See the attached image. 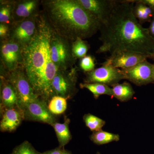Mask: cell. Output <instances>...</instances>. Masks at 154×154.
Returning <instances> with one entry per match:
<instances>
[{
    "mask_svg": "<svg viewBox=\"0 0 154 154\" xmlns=\"http://www.w3.org/2000/svg\"><path fill=\"white\" fill-rule=\"evenodd\" d=\"M84 9L94 16L100 25L110 17L116 1L110 0H77Z\"/></svg>",
    "mask_w": 154,
    "mask_h": 154,
    "instance_id": "7c38bea8",
    "label": "cell"
},
{
    "mask_svg": "<svg viewBox=\"0 0 154 154\" xmlns=\"http://www.w3.org/2000/svg\"><path fill=\"white\" fill-rule=\"evenodd\" d=\"M62 154H71V153L63 149V151Z\"/></svg>",
    "mask_w": 154,
    "mask_h": 154,
    "instance_id": "1f68e13d",
    "label": "cell"
},
{
    "mask_svg": "<svg viewBox=\"0 0 154 154\" xmlns=\"http://www.w3.org/2000/svg\"><path fill=\"white\" fill-rule=\"evenodd\" d=\"M10 27L6 24L0 23V37L1 39L5 40L9 38Z\"/></svg>",
    "mask_w": 154,
    "mask_h": 154,
    "instance_id": "83f0119b",
    "label": "cell"
},
{
    "mask_svg": "<svg viewBox=\"0 0 154 154\" xmlns=\"http://www.w3.org/2000/svg\"><path fill=\"white\" fill-rule=\"evenodd\" d=\"M124 79L125 78L122 70L103 63L100 67L87 73L85 83H101L113 86Z\"/></svg>",
    "mask_w": 154,
    "mask_h": 154,
    "instance_id": "ba28073f",
    "label": "cell"
},
{
    "mask_svg": "<svg viewBox=\"0 0 154 154\" xmlns=\"http://www.w3.org/2000/svg\"><path fill=\"white\" fill-rule=\"evenodd\" d=\"M1 56L3 65L8 72L22 66V48L10 38L2 41Z\"/></svg>",
    "mask_w": 154,
    "mask_h": 154,
    "instance_id": "9c48e42d",
    "label": "cell"
},
{
    "mask_svg": "<svg viewBox=\"0 0 154 154\" xmlns=\"http://www.w3.org/2000/svg\"><path fill=\"white\" fill-rule=\"evenodd\" d=\"M80 87L82 88H86L94 95L96 99H98L101 95H106L113 96L112 88H110L107 85L101 83H86L80 84Z\"/></svg>",
    "mask_w": 154,
    "mask_h": 154,
    "instance_id": "ffe728a7",
    "label": "cell"
},
{
    "mask_svg": "<svg viewBox=\"0 0 154 154\" xmlns=\"http://www.w3.org/2000/svg\"><path fill=\"white\" fill-rule=\"evenodd\" d=\"M8 78L17 92L20 109L39 98L28 81L23 66L19 67L14 70L8 72Z\"/></svg>",
    "mask_w": 154,
    "mask_h": 154,
    "instance_id": "5b68a950",
    "label": "cell"
},
{
    "mask_svg": "<svg viewBox=\"0 0 154 154\" xmlns=\"http://www.w3.org/2000/svg\"><path fill=\"white\" fill-rule=\"evenodd\" d=\"M24 118L53 125L55 119L45 100L38 98L21 108Z\"/></svg>",
    "mask_w": 154,
    "mask_h": 154,
    "instance_id": "30bf717a",
    "label": "cell"
},
{
    "mask_svg": "<svg viewBox=\"0 0 154 154\" xmlns=\"http://www.w3.org/2000/svg\"><path fill=\"white\" fill-rule=\"evenodd\" d=\"M141 2L145 4L147 6L154 11V0H140Z\"/></svg>",
    "mask_w": 154,
    "mask_h": 154,
    "instance_id": "f546056e",
    "label": "cell"
},
{
    "mask_svg": "<svg viewBox=\"0 0 154 154\" xmlns=\"http://www.w3.org/2000/svg\"><path fill=\"white\" fill-rule=\"evenodd\" d=\"M40 2L37 0L15 1L13 9L14 22L36 16Z\"/></svg>",
    "mask_w": 154,
    "mask_h": 154,
    "instance_id": "5bb4252c",
    "label": "cell"
},
{
    "mask_svg": "<svg viewBox=\"0 0 154 154\" xmlns=\"http://www.w3.org/2000/svg\"><path fill=\"white\" fill-rule=\"evenodd\" d=\"M14 1H1L0 22L11 27L14 23L13 18Z\"/></svg>",
    "mask_w": 154,
    "mask_h": 154,
    "instance_id": "44dd1931",
    "label": "cell"
},
{
    "mask_svg": "<svg viewBox=\"0 0 154 154\" xmlns=\"http://www.w3.org/2000/svg\"><path fill=\"white\" fill-rule=\"evenodd\" d=\"M69 121L67 119L64 123L55 122L53 125L55 130L60 147H64L71 139V135L69 128Z\"/></svg>",
    "mask_w": 154,
    "mask_h": 154,
    "instance_id": "d6986e66",
    "label": "cell"
},
{
    "mask_svg": "<svg viewBox=\"0 0 154 154\" xmlns=\"http://www.w3.org/2000/svg\"><path fill=\"white\" fill-rule=\"evenodd\" d=\"M52 32L43 13H39L35 35L30 43L22 48L25 75L36 95L45 102L55 96L51 84L58 70L51 59Z\"/></svg>",
    "mask_w": 154,
    "mask_h": 154,
    "instance_id": "7a4b0ae2",
    "label": "cell"
},
{
    "mask_svg": "<svg viewBox=\"0 0 154 154\" xmlns=\"http://www.w3.org/2000/svg\"><path fill=\"white\" fill-rule=\"evenodd\" d=\"M133 1H116L110 17L100 26L102 45L97 53L123 51L154 55V38L135 17Z\"/></svg>",
    "mask_w": 154,
    "mask_h": 154,
    "instance_id": "6da1fadb",
    "label": "cell"
},
{
    "mask_svg": "<svg viewBox=\"0 0 154 154\" xmlns=\"http://www.w3.org/2000/svg\"><path fill=\"white\" fill-rule=\"evenodd\" d=\"M1 79V99L3 106L6 109L20 108L17 92L12 83L3 76Z\"/></svg>",
    "mask_w": 154,
    "mask_h": 154,
    "instance_id": "2e32d148",
    "label": "cell"
},
{
    "mask_svg": "<svg viewBox=\"0 0 154 154\" xmlns=\"http://www.w3.org/2000/svg\"><path fill=\"white\" fill-rule=\"evenodd\" d=\"M84 120L86 126L94 132L102 130V127L105 124V121L91 114L84 116Z\"/></svg>",
    "mask_w": 154,
    "mask_h": 154,
    "instance_id": "d4e9b609",
    "label": "cell"
},
{
    "mask_svg": "<svg viewBox=\"0 0 154 154\" xmlns=\"http://www.w3.org/2000/svg\"><path fill=\"white\" fill-rule=\"evenodd\" d=\"M133 1L135 3L134 5V13L139 22L142 25L145 22H151L154 16V10L140 0Z\"/></svg>",
    "mask_w": 154,
    "mask_h": 154,
    "instance_id": "e0dca14e",
    "label": "cell"
},
{
    "mask_svg": "<svg viewBox=\"0 0 154 154\" xmlns=\"http://www.w3.org/2000/svg\"><path fill=\"white\" fill-rule=\"evenodd\" d=\"M11 154H42L36 150L28 142L22 143L14 149Z\"/></svg>",
    "mask_w": 154,
    "mask_h": 154,
    "instance_id": "484cf974",
    "label": "cell"
},
{
    "mask_svg": "<svg viewBox=\"0 0 154 154\" xmlns=\"http://www.w3.org/2000/svg\"><path fill=\"white\" fill-rule=\"evenodd\" d=\"M77 75L76 67L67 70L58 69L51 84L55 96L70 98L75 91Z\"/></svg>",
    "mask_w": 154,
    "mask_h": 154,
    "instance_id": "52a82bcc",
    "label": "cell"
},
{
    "mask_svg": "<svg viewBox=\"0 0 154 154\" xmlns=\"http://www.w3.org/2000/svg\"><path fill=\"white\" fill-rule=\"evenodd\" d=\"M148 29L150 34L154 38V16L151 22L150 25Z\"/></svg>",
    "mask_w": 154,
    "mask_h": 154,
    "instance_id": "4dcf8cb0",
    "label": "cell"
},
{
    "mask_svg": "<svg viewBox=\"0 0 154 154\" xmlns=\"http://www.w3.org/2000/svg\"><path fill=\"white\" fill-rule=\"evenodd\" d=\"M63 150V149H62L61 147H60L45 152L42 154H62Z\"/></svg>",
    "mask_w": 154,
    "mask_h": 154,
    "instance_id": "f1b7e54d",
    "label": "cell"
},
{
    "mask_svg": "<svg viewBox=\"0 0 154 154\" xmlns=\"http://www.w3.org/2000/svg\"><path fill=\"white\" fill-rule=\"evenodd\" d=\"M41 3L53 30L72 42L90 38L100 29L97 19L77 0H44Z\"/></svg>",
    "mask_w": 154,
    "mask_h": 154,
    "instance_id": "3957f363",
    "label": "cell"
},
{
    "mask_svg": "<svg viewBox=\"0 0 154 154\" xmlns=\"http://www.w3.org/2000/svg\"><path fill=\"white\" fill-rule=\"evenodd\" d=\"M24 114L19 107L6 109L0 124L2 131L12 132L21 124Z\"/></svg>",
    "mask_w": 154,
    "mask_h": 154,
    "instance_id": "9a60e30c",
    "label": "cell"
},
{
    "mask_svg": "<svg viewBox=\"0 0 154 154\" xmlns=\"http://www.w3.org/2000/svg\"><path fill=\"white\" fill-rule=\"evenodd\" d=\"M146 56L138 53L121 51L110 55L103 63L122 70L131 68L137 64L146 60Z\"/></svg>",
    "mask_w": 154,
    "mask_h": 154,
    "instance_id": "4fadbf2b",
    "label": "cell"
},
{
    "mask_svg": "<svg viewBox=\"0 0 154 154\" xmlns=\"http://www.w3.org/2000/svg\"><path fill=\"white\" fill-rule=\"evenodd\" d=\"M112 90L113 96L122 102L129 100L134 94L131 86L127 82L113 85L112 86Z\"/></svg>",
    "mask_w": 154,
    "mask_h": 154,
    "instance_id": "ac0fdd59",
    "label": "cell"
},
{
    "mask_svg": "<svg viewBox=\"0 0 154 154\" xmlns=\"http://www.w3.org/2000/svg\"><path fill=\"white\" fill-rule=\"evenodd\" d=\"M87 41L80 38H77L72 42V48L73 56L76 60L85 57L89 49Z\"/></svg>",
    "mask_w": 154,
    "mask_h": 154,
    "instance_id": "cb8c5ba5",
    "label": "cell"
},
{
    "mask_svg": "<svg viewBox=\"0 0 154 154\" xmlns=\"http://www.w3.org/2000/svg\"><path fill=\"white\" fill-rule=\"evenodd\" d=\"M122 70L125 79L137 85H143L154 81V64L146 60L131 68Z\"/></svg>",
    "mask_w": 154,
    "mask_h": 154,
    "instance_id": "8fae6325",
    "label": "cell"
},
{
    "mask_svg": "<svg viewBox=\"0 0 154 154\" xmlns=\"http://www.w3.org/2000/svg\"><path fill=\"white\" fill-rule=\"evenodd\" d=\"M39 14L28 19L14 22L10 27L9 38L18 43L22 48L28 45L36 33Z\"/></svg>",
    "mask_w": 154,
    "mask_h": 154,
    "instance_id": "8992f818",
    "label": "cell"
},
{
    "mask_svg": "<svg viewBox=\"0 0 154 154\" xmlns=\"http://www.w3.org/2000/svg\"><path fill=\"white\" fill-rule=\"evenodd\" d=\"M91 140L97 145H103L113 141H118L119 140L118 134L101 130L95 131L91 136Z\"/></svg>",
    "mask_w": 154,
    "mask_h": 154,
    "instance_id": "7402d4cb",
    "label": "cell"
},
{
    "mask_svg": "<svg viewBox=\"0 0 154 154\" xmlns=\"http://www.w3.org/2000/svg\"><path fill=\"white\" fill-rule=\"evenodd\" d=\"M72 42L52 29L51 39V57L58 69L67 70L73 67L76 59L72 52Z\"/></svg>",
    "mask_w": 154,
    "mask_h": 154,
    "instance_id": "277c9868",
    "label": "cell"
},
{
    "mask_svg": "<svg viewBox=\"0 0 154 154\" xmlns=\"http://www.w3.org/2000/svg\"><path fill=\"white\" fill-rule=\"evenodd\" d=\"M80 67L84 71L87 73L95 69V59L91 55H87L81 59Z\"/></svg>",
    "mask_w": 154,
    "mask_h": 154,
    "instance_id": "4316f807",
    "label": "cell"
},
{
    "mask_svg": "<svg viewBox=\"0 0 154 154\" xmlns=\"http://www.w3.org/2000/svg\"></svg>",
    "mask_w": 154,
    "mask_h": 154,
    "instance_id": "836d02e7",
    "label": "cell"
},
{
    "mask_svg": "<svg viewBox=\"0 0 154 154\" xmlns=\"http://www.w3.org/2000/svg\"><path fill=\"white\" fill-rule=\"evenodd\" d=\"M152 57L154 59V55L153 56V57Z\"/></svg>",
    "mask_w": 154,
    "mask_h": 154,
    "instance_id": "d6a6232c",
    "label": "cell"
},
{
    "mask_svg": "<svg viewBox=\"0 0 154 154\" xmlns=\"http://www.w3.org/2000/svg\"><path fill=\"white\" fill-rule=\"evenodd\" d=\"M68 98L61 96H54L50 100L48 108L52 114L59 115L64 113L66 110Z\"/></svg>",
    "mask_w": 154,
    "mask_h": 154,
    "instance_id": "603a6c76",
    "label": "cell"
}]
</instances>
